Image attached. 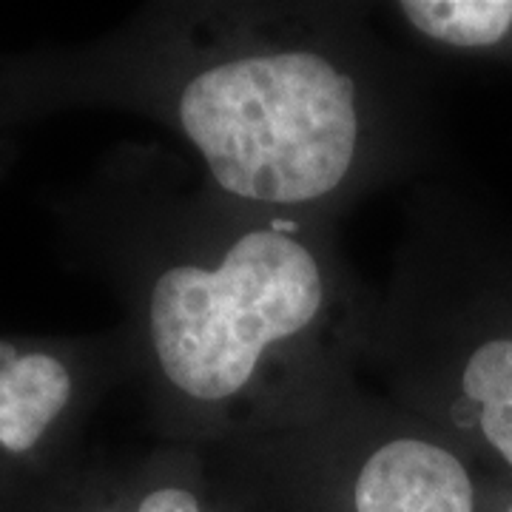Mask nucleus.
Instances as JSON below:
<instances>
[{"label":"nucleus","instance_id":"nucleus-1","mask_svg":"<svg viewBox=\"0 0 512 512\" xmlns=\"http://www.w3.org/2000/svg\"><path fill=\"white\" fill-rule=\"evenodd\" d=\"M66 259L109 288L160 441L305 421L359 384L376 293L336 220L228 197L157 143H120L52 200Z\"/></svg>","mask_w":512,"mask_h":512},{"label":"nucleus","instance_id":"nucleus-2","mask_svg":"<svg viewBox=\"0 0 512 512\" xmlns=\"http://www.w3.org/2000/svg\"><path fill=\"white\" fill-rule=\"evenodd\" d=\"M370 3L163 0L106 35L0 55L15 134L69 111H128L194 151L251 205L336 220L427 148L413 74Z\"/></svg>","mask_w":512,"mask_h":512},{"label":"nucleus","instance_id":"nucleus-3","mask_svg":"<svg viewBox=\"0 0 512 512\" xmlns=\"http://www.w3.org/2000/svg\"><path fill=\"white\" fill-rule=\"evenodd\" d=\"M365 367L387 399L512 476V239L439 197L413 202Z\"/></svg>","mask_w":512,"mask_h":512},{"label":"nucleus","instance_id":"nucleus-4","mask_svg":"<svg viewBox=\"0 0 512 512\" xmlns=\"http://www.w3.org/2000/svg\"><path fill=\"white\" fill-rule=\"evenodd\" d=\"M131 376L120 325L77 336L0 333V512L55 507L83 470L89 421Z\"/></svg>","mask_w":512,"mask_h":512},{"label":"nucleus","instance_id":"nucleus-5","mask_svg":"<svg viewBox=\"0 0 512 512\" xmlns=\"http://www.w3.org/2000/svg\"><path fill=\"white\" fill-rule=\"evenodd\" d=\"M57 512H251L211 447L160 441L128 467H83Z\"/></svg>","mask_w":512,"mask_h":512},{"label":"nucleus","instance_id":"nucleus-6","mask_svg":"<svg viewBox=\"0 0 512 512\" xmlns=\"http://www.w3.org/2000/svg\"><path fill=\"white\" fill-rule=\"evenodd\" d=\"M379 9L424 46L512 63V0H402Z\"/></svg>","mask_w":512,"mask_h":512},{"label":"nucleus","instance_id":"nucleus-7","mask_svg":"<svg viewBox=\"0 0 512 512\" xmlns=\"http://www.w3.org/2000/svg\"><path fill=\"white\" fill-rule=\"evenodd\" d=\"M0 55H3V52H0ZM18 148H20V134H15L12 128L6 126V120H3V109H0V180L6 177V171H9L12 163H15Z\"/></svg>","mask_w":512,"mask_h":512},{"label":"nucleus","instance_id":"nucleus-8","mask_svg":"<svg viewBox=\"0 0 512 512\" xmlns=\"http://www.w3.org/2000/svg\"><path fill=\"white\" fill-rule=\"evenodd\" d=\"M495 512H512V493L507 495L504 501H501V507H498V510H495Z\"/></svg>","mask_w":512,"mask_h":512}]
</instances>
